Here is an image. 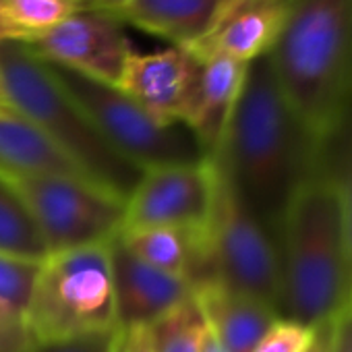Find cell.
Segmentation results:
<instances>
[{"label": "cell", "instance_id": "obj_30", "mask_svg": "<svg viewBox=\"0 0 352 352\" xmlns=\"http://www.w3.org/2000/svg\"><path fill=\"white\" fill-rule=\"evenodd\" d=\"M0 42H17L15 34L5 17V7H3V0H0Z\"/></svg>", "mask_w": 352, "mask_h": 352}, {"label": "cell", "instance_id": "obj_21", "mask_svg": "<svg viewBox=\"0 0 352 352\" xmlns=\"http://www.w3.org/2000/svg\"><path fill=\"white\" fill-rule=\"evenodd\" d=\"M5 17L17 42H32L89 9L91 0H3Z\"/></svg>", "mask_w": 352, "mask_h": 352}, {"label": "cell", "instance_id": "obj_23", "mask_svg": "<svg viewBox=\"0 0 352 352\" xmlns=\"http://www.w3.org/2000/svg\"><path fill=\"white\" fill-rule=\"evenodd\" d=\"M42 263L0 255V309L25 321V311Z\"/></svg>", "mask_w": 352, "mask_h": 352}, {"label": "cell", "instance_id": "obj_12", "mask_svg": "<svg viewBox=\"0 0 352 352\" xmlns=\"http://www.w3.org/2000/svg\"><path fill=\"white\" fill-rule=\"evenodd\" d=\"M112 272L118 329L151 327L195 292L189 280L164 274L137 259L124 247L120 234L112 241Z\"/></svg>", "mask_w": 352, "mask_h": 352}, {"label": "cell", "instance_id": "obj_13", "mask_svg": "<svg viewBox=\"0 0 352 352\" xmlns=\"http://www.w3.org/2000/svg\"><path fill=\"white\" fill-rule=\"evenodd\" d=\"M234 0H122L106 13L172 46L195 50L201 46Z\"/></svg>", "mask_w": 352, "mask_h": 352}, {"label": "cell", "instance_id": "obj_20", "mask_svg": "<svg viewBox=\"0 0 352 352\" xmlns=\"http://www.w3.org/2000/svg\"><path fill=\"white\" fill-rule=\"evenodd\" d=\"M0 255L42 263L50 257L40 222L15 179L0 174Z\"/></svg>", "mask_w": 352, "mask_h": 352}, {"label": "cell", "instance_id": "obj_7", "mask_svg": "<svg viewBox=\"0 0 352 352\" xmlns=\"http://www.w3.org/2000/svg\"><path fill=\"white\" fill-rule=\"evenodd\" d=\"M234 292L253 296L282 317V270L276 236L220 179L210 224V276Z\"/></svg>", "mask_w": 352, "mask_h": 352}, {"label": "cell", "instance_id": "obj_5", "mask_svg": "<svg viewBox=\"0 0 352 352\" xmlns=\"http://www.w3.org/2000/svg\"><path fill=\"white\" fill-rule=\"evenodd\" d=\"M25 329L32 344L114 333L112 243L50 253L36 278Z\"/></svg>", "mask_w": 352, "mask_h": 352}, {"label": "cell", "instance_id": "obj_18", "mask_svg": "<svg viewBox=\"0 0 352 352\" xmlns=\"http://www.w3.org/2000/svg\"><path fill=\"white\" fill-rule=\"evenodd\" d=\"M0 174L28 176H87L21 112L0 106Z\"/></svg>", "mask_w": 352, "mask_h": 352}, {"label": "cell", "instance_id": "obj_2", "mask_svg": "<svg viewBox=\"0 0 352 352\" xmlns=\"http://www.w3.org/2000/svg\"><path fill=\"white\" fill-rule=\"evenodd\" d=\"M282 317L321 327L348 309L352 261L340 201L319 176L288 204L276 232Z\"/></svg>", "mask_w": 352, "mask_h": 352}, {"label": "cell", "instance_id": "obj_25", "mask_svg": "<svg viewBox=\"0 0 352 352\" xmlns=\"http://www.w3.org/2000/svg\"><path fill=\"white\" fill-rule=\"evenodd\" d=\"M114 333H98V336H83V338H71V340H54V342H36V344H30L25 352H112Z\"/></svg>", "mask_w": 352, "mask_h": 352}, {"label": "cell", "instance_id": "obj_19", "mask_svg": "<svg viewBox=\"0 0 352 352\" xmlns=\"http://www.w3.org/2000/svg\"><path fill=\"white\" fill-rule=\"evenodd\" d=\"M315 176L331 187L340 201L352 261V85L336 116L317 139Z\"/></svg>", "mask_w": 352, "mask_h": 352}, {"label": "cell", "instance_id": "obj_29", "mask_svg": "<svg viewBox=\"0 0 352 352\" xmlns=\"http://www.w3.org/2000/svg\"><path fill=\"white\" fill-rule=\"evenodd\" d=\"M327 350H329V323L319 327L317 340H315V344L311 346L309 352H327Z\"/></svg>", "mask_w": 352, "mask_h": 352}, {"label": "cell", "instance_id": "obj_14", "mask_svg": "<svg viewBox=\"0 0 352 352\" xmlns=\"http://www.w3.org/2000/svg\"><path fill=\"white\" fill-rule=\"evenodd\" d=\"M193 298L208 329L226 352H253L267 329L280 319V313L270 305L234 292L214 280L197 284Z\"/></svg>", "mask_w": 352, "mask_h": 352}, {"label": "cell", "instance_id": "obj_8", "mask_svg": "<svg viewBox=\"0 0 352 352\" xmlns=\"http://www.w3.org/2000/svg\"><path fill=\"white\" fill-rule=\"evenodd\" d=\"M25 193L50 253L112 243L124 226L126 199L79 176L15 179Z\"/></svg>", "mask_w": 352, "mask_h": 352}, {"label": "cell", "instance_id": "obj_17", "mask_svg": "<svg viewBox=\"0 0 352 352\" xmlns=\"http://www.w3.org/2000/svg\"><path fill=\"white\" fill-rule=\"evenodd\" d=\"M120 241L143 263L193 286L210 276V228H145L122 232Z\"/></svg>", "mask_w": 352, "mask_h": 352}, {"label": "cell", "instance_id": "obj_33", "mask_svg": "<svg viewBox=\"0 0 352 352\" xmlns=\"http://www.w3.org/2000/svg\"><path fill=\"white\" fill-rule=\"evenodd\" d=\"M348 309L352 311V288H350V300H348Z\"/></svg>", "mask_w": 352, "mask_h": 352}, {"label": "cell", "instance_id": "obj_6", "mask_svg": "<svg viewBox=\"0 0 352 352\" xmlns=\"http://www.w3.org/2000/svg\"><path fill=\"white\" fill-rule=\"evenodd\" d=\"M46 65L102 137L139 170L206 160L201 145L185 124H162L122 89L50 63Z\"/></svg>", "mask_w": 352, "mask_h": 352}, {"label": "cell", "instance_id": "obj_10", "mask_svg": "<svg viewBox=\"0 0 352 352\" xmlns=\"http://www.w3.org/2000/svg\"><path fill=\"white\" fill-rule=\"evenodd\" d=\"M25 44L44 63L112 87H120L135 54L122 23L94 7L75 13L58 28Z\"/></svg>", "mask_w": 352, "mask_h": 352}, {"label": "cell", "instance_id": "obj_3", "mask_svg": "<svg viewBox=\"0 0 352 352\" xmlns=\"http://www.w3.org/2000/svg\"><path fill=\"white\" fill-rule=\"evenodd\" d=\"M267 54L288 102L319 137L352 85V0H292Z\"/></svg>", "mask_w": 352, "mask_h": 352}, {"label": "cell", "instance_id": "obj_1", "mask_svg": "<svg viewBox=\"0 0 352 352\" xmlns=\"http://www.w3.org/2000/svg\"><path fill=\"white\" fill-rule=\"evenodd\" d=\"M317 139L282 91L270 54H261L247 65L236 106L210 160L276 236L294 193L315 176Z\"/></svg>", "mask_w": 352, "mask_h": 352}, {"label": "cell", "instance_id": "obj_16", "mask_svg": "<svg viewBox=\"0 0 352 352\" xmlns=\"http://www.w3.org/2000/svg\"><path fill=\"white\" fill-rule=\"evenodd\" d=\"M245 73L247 65L226 54L214 52L201 56V77L185 126L195 135L206 157L216 151L226 131L245 81Z\"/></svg>", "mask_w": 352, "mask_h": 352}, {"label": "cell", "instance_id": "obj_27", "mask_svg": "<svg viewBox=\"0 0 352 352\" xmlns=\"http://www.w3.org/2000/svg\"><path fill=\"white\" fill-rule=\"evenodd\" d=\"M327 352H352V311H342L329 321V350Z\"/></svg>", "mask_w": 352, "mask_h": 352}, {"label": "cell", "instance_id": "obj_11", "mask_svg": "<svg viewBox=\"0 0 352 352\" xmlns=\"http://www.w3.org/2000/svg\"><path fill=\"white\" fill-rule=\"evenodd\" d=\"M201 77V56L170 46L151 54H133L120 87L162 124H185Z\"/></svg>", "mask_w": 352, "mask_h": 352}, {"label": "cell", "instance_id": "obj_28", "mask_svg": "<svg viewBox=\"0 0 352 352\" xmlns=\"http://www.w3.org/2000/svg\"><path fill=\"white\" fill-rule=\"evenodd\" d=\"M199 352H226V348L218 342V338L206 327V333H204V340H201V348Z\"/></svg>", "mask_w": 352, "mask_h": 352}, {"label": "cell", "instance_id": "obj_24", "mask_svg": "<svg viewBox=\"0 0 352 352\" xmlns=\"http://www.w3.org/2000/svg\"><path fill=\"white\" fill-rule=\"evenodd\" d=\"M319 327L280 317L259 340L253 352H309L315 344Z\"/></svg>", "mask_w": 352, "mask_h": 352}, {"label": "cell", "instance_id": "obj_31", "mask_svg": "<svg viewBox=\"0 0 352 352\" xmlns=\"http://www.w3.org/2000/svg\"><path fill=\"white\" fill-rule=\"evenodd\" d=\"M118 3H122V0H91V7L94 9H100V11H108L114 5H118Z\"/></svg>", "mask_w": 352, "mask_h": 352}, {"label": "cell", "instance_id": "obj_9", "mask_svg": "<svg viewBox=\"0 0 352 352\" xmlns=\"http://www.w3.org/2000/svg\"><path fill=\"white\" fill-rule=\"evenodd\" d=\"M218 195L220 174L210 157L197 164L143 170L139 183L126 197L122 232L145 228H210Z\"/></svg>", "mask_w": 352, "mask_h": 352}, {"label": "cell", "instance_id": "obj_26", "mask_svg": "<svg viewBox=\"0 0 352 352\" xmlns=\"http://www.w3.org/2000/svg\"><path fill=\"white\" fill-rule=\"evenodd\" d=\"M112 352H153L149 327H120L114 333Z\"/></svg>", "mask_w": 352, "mask_h": 352}, {"label": "cell", "instance_id": "obj_32", "mask_svg": "<svg viewBox=\"0 0 352 352\" xmlns=\"http://www.w3.org/2000/svg\"><path fill=\"white\" fill-rule=\"evenodd\" d=\"M0 106H11V104H9V98H7V89H5L3 75H0Z\"/></svg>", "mask_w": 352, "mask_h": 352}, {"label": "cell", "instance_id": "obj_15", "mask_svg": "<svg viewBox=\"0 0 352 352\" xmlns=\"http://www.w3.org/2000/svg\"><path fill=\"white\" fill-rule=\"evenodd\" d=\"M292 0H234L214 34L193 52L226 54L249 65L267 54L280 36Z\"/></svg>", "mask_w": 352, "mask_h": 352}, {"label": "cell", "instance_id": "obj_4", "mask_svg": "<svg viewBox=\"0 0 352 352\" xmlns=\"http://www.w3.org/2000/svg\"><path fill=\"white\" fill-rule=\"evenodd\" d=\"M0 75L9 104L34 122L91 183L124 199L131 195L143 170L102 137L25 42H0Z\"/></svg>", "mask_w": 352, "mask_h": 352}, {"label": "cell", "instance_id": "obj_22", "mask_svg": "<svg viewBox=\"0 0 352 352\" xmlns=\"http://www.w3.org/2000/svg\"><path fill=\"white\" fill-rule=\"evenodd\" d=\"M206 327V319L191 296L149 327L153 352H199Z\"/></svg>", "mask_w": 352, "mask_h": 352}]
</instances>
